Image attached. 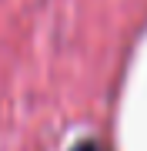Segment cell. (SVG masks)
Here are the masks:
<instances>
[{
	"instance_id": "cell-1",
	"label": "cell",
	"mask_w": 147,
	"mask_h": 151,
	"mask_svg": "<svg viewBox=\"0 0 147 151\" xmlns=\"http://www.w3.org/2000/svg\"><path fill=\"white\" fill-rule=\"evenodd\" d=\"M74 151H104V148L97 145V141H84V145H77Z\"/></svg>"
}]
</instances>
